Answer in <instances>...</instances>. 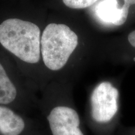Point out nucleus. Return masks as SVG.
Here are the masks:
<instances>
[{"instance_id":"f257e3e1","label":"nucleus","mask_w":135,"mask_h":135,"mask_svg":"<svg viewBox=\"0 0 135 135\" xmlns=\"http://www.w3.org/2000/svg\"><path fill=\"white\" fill-rule=\"evenodd\" d=\"M119 97L118 89L109 81L101 82L93 89L86 124L94 135H114L118 130Z\"/></svg>"},{"instance_id":"f03ea898","label":"nucleus","mask_w":135,"mask_h":135,"mask_svg":"<svg viewBox=\"0 0 135 135\" xmlns=\"http://www.w3.org/2000/svg\"><path fill=\"white\" fill-rule=\"evenodd\" d=\"M0 43L28 63H36L41 56V31L35 23L9 18L0 25Z\"/></svg>"},{"instance_id":"7ed1b4c3","label":"nucleus","mask_w":135,"mask_h":135,"mask_svg":"<svg viewBox=\"0 0 135 135\" xmlns=\"http://www.w3.org/2000/svg\"><path fill=\"white\" fill-rule=\"evenodd\" d=\"M78 44L77 35L64 24L48 25L41 37V53L44 63L53 71L61 69Z\"/></svg>"},{"instance_id":"20e7f679","label":"nucleus","mask_w":135,"mask_h":135,"mask_svg":"<svg viewBox=\"0 0 135 135\" xmlns=\"http://www.w3.org/2000/svg\"><path fill=\"white\" fill-rule=\"evenodd\" d=\"M51 135H86L78 113L71 106H54L46 116Z\"/></svg>"},{"instance_id":"39448f33","label":"nucleus","mask_w":135,"mask_h":135,"mask_svg":"<svg viewBox=\"0 0 135 135\" xmlns=\"http://www.w3.org/2000/svg\"><path fill=\"white\" fill-rule=\"evenodd\" d=\"M129 10L119 7L118 0H102L96 7L98 17L106 23L121 26L127 20Z\"/></svg>"},{"instance_id":"423d86ee","label":"nucleus","mask_w":135,"mask_h":135,"mask_svg":"<svg viewBox=\"0 0 135 135\" xmlns=\"http://www.w3.org/2000/svg\"><path fill=\"white\" fill-rule=\"evenodd\" d=\"M26 128V123L21 116L8 107L0 105V134L21 135Z\"/></svg>"},{"instance_id":"0eeeda50","label":"nucleus","mask_w":135,"mask_h":135,"mask_svg":"<svg viewBox=\"0 0 135 135\" xmlns=\"http://www.w3.org/2000/svg\"><path fill=\"white\" fill-rule=\"evenodd\" d=\"M17 89L0 63V105L9 104L15 100Z\"/></svg>"},{"instance_id":"6e6552de","label":"nucleus","mask_w":135,"mask_h":135,"mask_svg":"<svg viewBox=\"0 0 135 135\" xmlns=\"http://www.w3.org/2000/svg\"><path fill=\"white\" fill-rule=\"evenodd\" d=\"M98 0H63L64 4L73 9H83L94 4Z\"/></svg>"},{"instance_id":"1a4fd4ad","label":"nucleus","mask_w":135,"mask_h":135,"mask_svg":"<svg viewBox=\"0 0 135 135\" xmlns=\"http://www.w3.org/2000/svg\"><path fill=\"white\" fill-rule=\"evenodd\" d=\"M119 135H135V126L124 127L123 125L119 126L118 130Z\"/></svg>"},{"instance_id":"9d476101","label":"nucleus","mask_w":135,"mask_h":135,"mask_svg":"<svg viewBox=\"0 0 135 135\" xmlns=\"http://www.w3.org/2000/svg\"><path fill=\"white\" fill-rule=\"evenodd\" d=\"M128 39L131 46L135 48V30L129 34Z\"/></svg>"},{"instance_id":"9b49d317","label":"nucleus","mask_w":135,"mask_h":135,"mask_svg":"<svg viewBox=\"0 0 135 135\" xmlns=\"http://www.w3.org/2000/svg\"><path fill=\"white\" fill-rule=\"evenodd\" d=\"M133 4H135V0H124V4L122 6L125 9L129 10V7Z\"/></svg>"},{"instance_id":"f8f14e48","label":"nucleus","mask_w":135,"mask_h":135,"mask_svg":"<svg viewBox=\"0 0 135 135\" xmlns=\"http://www.w3.org/2000/svg\"><path fill=\"white\" fill-rule=\"evenodd\" d=\"M134 61H135V58H134Z\"/></svg>"}]
</instances>
